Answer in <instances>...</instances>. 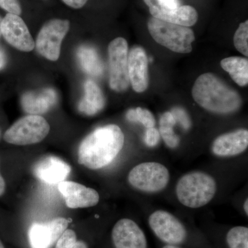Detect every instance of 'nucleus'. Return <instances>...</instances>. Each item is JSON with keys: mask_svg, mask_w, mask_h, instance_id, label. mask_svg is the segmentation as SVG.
Returning <instances> with one entry per match:
<instances>
[{"mask_svg": "<svg viewBox=\"0 0 248 248\" xmlns=\"http://www.w3.org/2000/svg\"><path fill=\"white\" fill-rule=\"evenodd\" d=\"M192 95L201 107L213 113H234L242 105L237 91L212 73H204L196 79Z\"/></svg>", "mask_w": 248, "mask_h": 248, "instance_id": "2", "label": "nucleus"}, {"mask_svg": "<svg viewBox=\"0 0 248 248\" xmlns=\"http://www.w3.org/2000/svg\"><path fill=\"white\" fill-rule=\"evenodd\" d=\"M221 66L231 76L232 79L241 87L248 84V60L241 57H230L223 59Z\"/></svg>", "mask_w": 248, "mask_h": 248, "instance_id": "20", "label": "nucleus"}, {"mask_svg": "<svg viewBox=\"0 0 248 248\" xmlns=\"http://www.w3.org/2000/svg\"><path fill=\"white\" fill-rule=\"evenodd\" d=\"M175 118L172 112H166L161 115L159 122V133L166 146L170 148H176L180 143V139L174 133L173 127L175 125Z\"/></svg>", "mask_w": 248, "mask_h": 248, "instance_id": "22", "label": "nucleus"}, {"mask_svg": "<svg viewBox=\"0 0 248 248\" xmlns=\"http://www.w3.org/2000/svg\"><path fill=\"white\" fill-rule=\"evenodd\" d=\"M153 17L183 27L195 25L198 20L197 10L192 6H180L179 0H143Z\"/></svg>", "mask_w": 248, "mask_h": 248, "instance_id": "8", "label": "nucleus"}, {"mask_svg": "<svg viewBox=\"0 0 248 248\" xmlns=\"http://www.w3.org/2000/svg\"><path fill=\"white\" fill-rule=\"evenodd\" d=\"M235 48L246 57L248 56V21L240 24L234 36Z\"/></svg>", "mask_w": 248, "mask_h": 248, "instance_id": "25", "label": "nucleus"}, {"mask_svg": "<svg viewBox=\"0 0 248 248\" xmlns=\"http://www.w3.org/2000/svg\"><path fill=\"white\" fill-rule=\"evenodd\" d=\"M148 29L156 43L173 52L189 53L192 50L195 36L190 28L152 17L148 22Z\"/></svg>", "mask_w": 248, "mask_h": 248, "instance_id": "4", "label": "nucleus"}, {"mask_svg": "<svg viewBox=\"0 0 248 248\" xmlns=\"http://www.w3.org/2000/svg\"><path fill=\"white\" fill-rule=\"evenodd\" d=\"M5 190H6V183L4 178L0 174V197L4 195Z\"/></svg>", "mask_w": 248, "mask_h": 248, "instance_id": "32", "label": "nucleus"}, {"mask_svg": "<svg viewBox=\"0 0 248 248\" xmlns=\"http://www.w3.org/2000/svg\"><path fill=\"white\" fill-rule=\"evenodd\" d=\"M153 234L164 245L182 247L187 244L189 232L177 217L166 210L153 212L148 218Z\"/></svg>", "mask_w": 248, "mask_h": 248, "instance_id": "7", "label": "nucleus"}, {"mask_svg": "<svg viewBox=\"0 0 248 248\" xmlns=\"http://www.w3.org/2000/svg\"><path fill=\"white\" fill-rule=\"evenodd\" d=\"M55 248H89L82 241H78L75 231L66 229L57 241Z\"/></svg>", "mask_w": 248, "mask_h": 248, "instance_id": "26", "label": "nucleus"}, {"mask_svg": "<svg viewBox=\"0 0 248 248\" xmlns=\"http://www.w3.org/2000/svg\"><path fill=\"white\" fill-rule=\"evenodd\" d=\"M225 240L228 248H248V227H232L227 232Z\"/></svg>", "mask_w": 248, "mask_h": 248, "instance_id": "23", "label": "nucleus"}, {"mask_svg": "<svg viewBox=\"0 0 248 248\" xmlns=\"http://www.w3.org/2000/svg\"><path fill=\"white\" fill-rule=\"evenodd\" d=\"M68 220L62 217L53 218L46 223H33L29 231L31 248H50L64 232L68 226Z\"/></svg>", "mask_w": 248, "mask_h": 248, "instance_id": "13", "label": "nucleus"}, {"mask_svg": "<svg viewBox=\"0 0 248 248\" xmlns=\"http://www.w3.org/2000/svg\"><path fill=\"white\" fill-rule=\"evenodd\" d=\"M129 81L135 92H144L148 86V60L144 49L134 46L128 58Z\"/></svg>", "mask_w": 248, "mask_h": 248, "instance_id": "16", "label": "nucleus"}, {"mask_svg": "<svg viewBox=\"0 0 248 248\" xmlns=\"http://www.w3.org/2000/svg\"><path fill=\"white\" fill-rule=\"evenodd\" d=\"M0 7L7 11L8 14L20 16L22 8L18 0H0Z\"/></svg>", "mask_w": 248, "mask_h": 248, "instance_id": "28", "label": "nucleus"}, {"mask_svg": "<svg viewBox=\"0 0 248 248\" xmlns=\"http://www.w3.org/2000/svg\"><path fill=\"white\" fill-rule=\"evenodd\" d=\"M22 107L29 115H40L48 112L57 102V93L52 89L31 91L23 94Z\"/></svg>", "mask_w": 248, "mask_h": 248, "instance_id": "18", "label": "nucleus"}, {"mask_svg": "<svg viewBox=\"0 0 248 248\" xmlns=\"http://www.w3.org/2000/svg\"><path fill=\"white\" fill-rule=\"evenodd\" d=\"M62 1L69 7L75 9H79L86 4L88 0H62Z\"/></svg>", "mask_w": 248, "mask_h": 248, "instance_id": "30", "label": "nucleus"}, {"mask_svg": "<svg viewBox=\"0 0 248 248\" xmlns=\"http://www.w3.org/2000/svg\"><path fill=\"white\" fill-rule=\"evenodd\" d=\"M124 135L115 124L99 127L81 141L78 162L91 170L103 169L117 157L124 146Z\"/></svg>", "mask_w": 248, "mask_h": 248, "instance_id": "1", "label": "nucleus"}, {"mask_svg": "<svg viewBox=\"0 0 248 248\" xmlns=\"http://www.w3.org/2000/svg\"><path fill=\"white\" fill-rule=\"evenodd\" d=\"M161 248H184L179 246H170V245H164Z\"/></svg>", "mask_w": 248, "mask_h": 248, "instance_id": "34", "label": "nucleus"}, {"mask_svg": "<svg viewBox=\"0 0 248 248\" xmlns=\"http://www.w3.org/2000/svg\"><path fill=\"white\" fill-rule=\"evenodd\" d=\"M0 248H4V245H3L1 241H0Z\"/></svg>", "mask_w": 248, "mask_h": 248, "instance_id": "36", "label": "nucleus"}, {"mask_svg": "<svg viewBox=\"0 0 248 248\" xmlns=\"http://www.w3.org/2000/svg\"><path fill=\"white\" fill-rule=\"evenodd\" d=\"M34 174L42 182L56 184L63 182L69 175L71 166L63 160L54 156H47L34 165Z\"/></svg>", "mask_w": 248, "mask_h": 248, "instance_id": "17", "label": "nucleus"}, {"mask_svg": "<svg viewBox=\"0 0 248 248\" xmlns=\"http://www.w3.org/2000/svg\"><path fill=\"white\" fill-rule=\"evenodd\" d=\"M48 122L40 115H30L15 122L4 135V141L17 146L40 143L50 132Z\"/></svg>", "mask_w": 248, "mask_h": 248, "instance_id": "6", "label": "nucleus"}, {"mask_svg": "<svg viewBox=\"0 0 248 248\" xmlns=\"http://www.w3.org/2000/svg\"><path fill=\"white\" fill-rule=\"evenodd\" d=\"M1 34L10 45L20 51L30 52L35 48L30 31L19 16L6 14L1 21Z\"/></svg>", "mask_w": 248, "mask_h": 248, "instance_id": "11", "label": "nucleus"}, {"mask_svg": "<svg viewBox=\"0 0 248 248\" xmlns=\"http://www.w3.org/2000/svg\"><path fill=\"white\" fill-rule=\"evenodd\" d=\"M160 137L161 135H160L159 130L155 127L147 128L144 139L146 146L151 147V148L157 146L159 142Z\"/></svg>", "mask_w": 248, "mask_h": 248, "instance_id": "29", "label": "nucleus"}, {"mask_svg": "<svg viewBox=\"0 0 248 248\" xmlns=\"http://www.w3.org/2000/svg\"><path fill=\"white\" fill-rule=\"evenodd\" d=\"M128 45L123 37H117L108 46L110 86L116 92H123L128 89Z\"/></svg>", "mask_w": 248, "mask_h": 248, "instance_id": "10", "label": "nucleus"}, {"mask_svg": "<svg viewBox=\"0 0 248 248\" xmlns=\"http://www.w3.org/2000/svg\"><path fill=\"white\" fill-rule=\"evenodd\" d=\"M58 189L66 205L72 209L90 208L99 202L97 191L74 182L59 183Z\"/></svg>", "mask_w": 248, "mask_h": 248, "instance_id": "14", "label": "nucleus"}, {"mask_svg": "<svg viewBox=\"0 0 248 248\" xmlns=\"http://www.w3.org/2000/svg\"><path fill=\"white\" fill-rule=\"evenodd\" d=\"M106 100L99 86L92 80L84 84V95L79 104V110L88 116L96 115L105 107Z\"/></svg>", "mask_w": 248, "mask_h": 248, "instance_id": "19", "label": "nucleus"}, {"mask_svg": "<svg viewBox=\"0 0 248 248\" xmlns=\"http://www.w3.org/2000/svg\"><path fill=\"white\" fill-rule=\"evenodd\" d=\"M248 200L247 199V200L245 201L244 204V212H245V213H246V215H247V216H248Z\"/></svg>", "mask_w": 248, "mask_h": 248, "instance_id": "33", "label": "nucleus"}, {"mask_svg": "<svg viewBox=\"0 0 248 248\" xmlns=\"http://www.w3.org/2000/svg\"><path fill=\"white\" fill-rule=\"evenodd\" d=\"M111 239L114 248H148L144 232L130 218L117 221L111 232Z\"/></svg>", "mask_w": 248, "mask_h": 248, "instance_id": "12", "label": "nucleus"}, {"mask_svg": "<svg viewBox=\"0 0 248 248\" xmlns=\"http://www.w3.org/2000/svg\"><path fill=\"white\" fill-rule=\"evenodd\" d=\"M217 190L216 181L201 171L187 173L178 181L176 195L179 202L189 208H200L213 200Z\"/></svg>", "mask_w": 248, "mask_h": 248, "instance_id": "3", "label": "nucleus"}, {"mask_svg": "<svg viewBox=\"0 0 248 248\" xmlns=\"http://www.w3.org/2000/svg\"><path fill=\"white\" fill-rule=\"evenodd\" d=\"M171 112L175 118L176 122H179L183 128L186 129V130L190 128V117H189L185 110H184L182 108L177 107L173 108Z\"/></svg>", "mask_w": 248, "mask_h": 248, "instance_id": "27", "label": "nucleus"}, {"mask_svg": "<svg viewBox=\"0 0 248 248\" xmlns=\"http://www.w3.org/2000/svg\"><path fill=\"white\" fill-rule=\"evenodd\" d=\"M6 64V58L4 50L0 47V70H2Z\"/></svg>", "mask_w": 248, "mask_h": 248, "instance_id": "31", "label": "nucleus"}, {"mask_svg": "<svg viewBox=\"0 0 248 248\" xmlns=\"http://www.w3.org/2000/svg\"><path fill=\"white\" fill-rule=\"evenodd\" d=\"M125 117L130 122L141 123L146 128H153L156 124L155 116L148 109L138 107L127 111Z\"/></svg>", "mask_w": 248, "mask_h": 248, "instance_id": "24", "label": "nucleus"}, {"mask_svg": "<svg viewBox=\"0 0 248 248\" xmlns=\"http://www.w3.org/2000/svg\"><path fill=\"white\" fill-rule=\"evenodd\" d=\"M129 184L141 192L156 193L164 190L170 182L169 169L155 161L141 163L129 172Z\"/></svg>", "mask_w": 248, "mask_h": 248, "instance_id": "5", "label": "nucleus"}, {"mask_svg": "<svg viewBox=\"0 0 248 248\" xmlns=\"http://www.w3.org/2000/svg\"><path fill=\"white\" fill-rule=\"evenodd\" d=\"M248 147V130L241 128L217 137L212 144L211 151L218 157H232L242 154Z\"/></svg>", "mask_w": 248, "mask_h": 248, "instance_id": "15", "label": "nucleus"}, {"mask_svg": "<svg viewBox=\"0 0 248 248\" xmlns=\"http://www.w3.org/2000/svg\"><path fill=\"white\" fill-rule=\"evenodd\" d=\"M80 66L86 73L93 76H100L104 71L102 62L94 48L82 46L78 50Z\"/></svg>", "mask_w": 248, "mask_h": 248, "instance_id": "21", "label": "nucleus"}, {"mask_svg": "<svg viewBox=\"0 0 248 248\" xmlns=\"http://www.w3.org/2000/svg\"><path fill=\"white\" fill-rule=\"evenodd\" d=\"M70 29L67 19H53L46 23L37 35L36 48L44 58L57 61L60 58L62 42Z\"/></svg>", "mask_w": 248, "mask_h": 248, "instance_id": "9", "label": "nucleus"}, {"mask_svg": "<svg viewBox=\"0 0 248 248\" xmlns=\"http://www.w3.org/2000/svg\"><path fill=\"white\" fill-rule=\"evenodd\" d=\"M1 21H2V19H1V17H0V35H1Z\"/></svg>", "mask_w": 248, "mask_h": 248, "instance_id": "35", "label": "nucleus"}]
</instances>
